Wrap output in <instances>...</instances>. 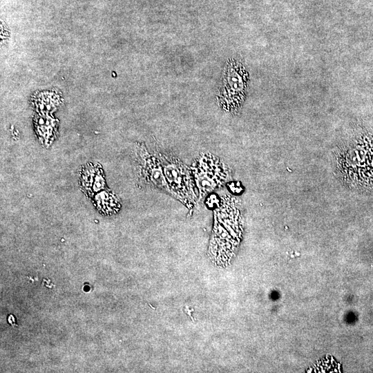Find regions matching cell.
I'll use <instances>...</instances> for the list:
<instances>
[{"instance_id": "cell-1", "label": "cell", "mask_w": 373, "mask_h": 373, "mask_svg": "<svg viewBox=\"0 0 373 373\" xmlns=\"http://www.w3.org/2000/svg\"><path fill=\"white\" fill-rule=\"evenodd\" d=\"M95 204L99 211L106 214L114 213L119 207L115 198L106 191H100L96 195Z\"/></svg>"}, {"instance_id": "cell-2", "label": "cell", "mask_w": 373, "mask_h": 373, "mask_svg": "<svg viewBox=\"0 0 373 373\" xmlns=\"http://www.w3.org/2000/svg\"><path fill=\"white\" fill-rule=\"evenodd\" d=\"M37 129L40 137H42L43 141L45 142H48V140H51L52 136L54 135V128L52 120L46 126L45 125L44 118H40L38 119Z\"/></svg>"}, {"instance_id": "cell-3", "label": "cell", "mask_w": 373, "mask_h": 373, "mask_svg": "<svg viewBox=\"0 0 373 373\" xmlns=\"http://www.w3.org/2000/svg\"><path fill=\"white\" fill-rule=\"evenodd\" d=\"M104 185L105 182L102 171L97 170L91 189L95 192H99L104 189Z\"/></svg>"}, {"instance_id": "cell-4", "label": "cell", "mask_w": 373, "mask_h": 373, "mask_svg": "<svg viewBox=\"0 0 373 373\" xmlns=\"http://www.w3.org/2000/svg\"><path fill=\"white\" fill-rule=\"evenodd\" d=\"M8 320L10 324H11L12 325L16 326L15 317L12 314L9 316Z\"/></svg>"}]
</instances>
